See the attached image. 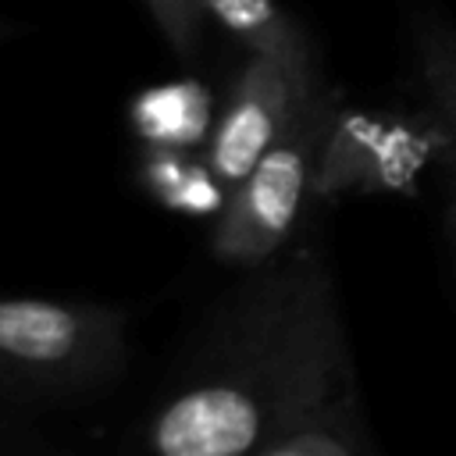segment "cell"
I'll use <instances>...</instances> for the list:
<instances>
[{"label":"cell","instance_id":"obj_1","mask_svg":"<svg viewBox=\"0 0 456 456\" xmlns=\"http://www.w3.org/2000/svg\"><path fill=\"white\" fill-rule=\"evenodd\" d=\"M164 456H363L356 367L328 260L285 242L210 310L185 367L142 420Z\"/></svg>","mask_w":456,"mask_h":456},{"label":"cell","instance_id":"obj_2","mask_svg":"<svg viewBox=\"0 0 456 456\" xmlns=\"http://www.w3.org/2000/svg\"><path fill=\"white\" fill-rule=\"evenodd\" d=\"M121 306L0 296V395L68 403L121 378L128 360Z\"/></svg>","mask_w":456,"mask_h":456},{"label":"cell","instance_id":"obj_3","mask_svg":"<svg viewBox=\"0 0 456 456\" xmlns=\"http://www.w3.org/2000/svg\"><path fill=\"white\" fill-rule=\"evenodd\" d=\"M338 114L342 96L317 82L292 125L256 157V164L217 210L210 253L221 264L242 271L256 267L292 239L299 210L314 196V171Z\"/></svg>","mask_w":456,"mask_h":456},{"label":"cell","instance_id":"obj_4","mask_svg":"<svg viewBox=\"0 0 456 456\" xmlns=\"http://www.w3.org/2000/svg\"><path fill=\"white\" fill-rule=\"evenodd\" d=\"M317 82L321 75L314 57H285V53L246 57L203 142V153L228 185V192L246 178L256 157L292 125V118L299 114L303 100Z\"/></svg>","mask_w":456,"mask_h":456},{"label":"cell","instance_id":"obj_5","mask_svg":"<svg viewBox=\"0 0 456 456\" xmlns=\"http://www.w3.org/2000/svg\"><path fill=\"white\" fill-rule=\"evenodd\" d=\"M135 132L146 139V146H185L200 150L214 128V103L210 93L196 82H167L139 93L128 110Z\"/></svg>","mask_w":456,"mask_h":456},{"label":"cell","instance_id":"obj_6","mask_svg":"<svg viewBox=\"0 0 456 456\" xmlns=\"http://www.w3.org/2000/svg\"><path fill=\"white\" fill-rule=\"evenodd\" d=\"M139 178L157 203L196 217H217V210L228 200V185L210 167L207 153L185 146H146Z\"/></svg>","mask_w":456,"mask_h":456},{"label":"cell","instance_id":"obj_7","mask_svg":"<svg viewBox=\"0 0 456 456\" xmlns=\"http://www.w3.org/2000/svg\"><path fill=\"white\" fill-rule=\"evenodd\" d=\"M410 46L420 89L442 128L445 153L456 157V25L431 11L410 18Z\"/></svg>","mask_w":456,"mask_h":456},{"label":"cell","instance_id":"obj_8","mask_svg":"<svg viewBox=\"0 0 456 456\" xmlns=\"http://www.w3.org/2000/svg\"><path fill=\"white\" fill-rule=\"evenodd\" d=\"M200 7L232 39H239L246 53L314 57L306 32L274 0H200Z\"/></svg>","mask_w":456,"mask_h":456},{"label":"cell","instance_id":"obj_9","mask_svg":"<svg viewBox=\"0 0 456 456\" xmlns=\"http://www.w3.org/2000/svg\"><path fill=\"white\" fill-rule=\"evenodd\" d=\"M150 18L157 21L160 36L178 57H192L203 36V7L200 0H142Z\"/></svg>","mask_w":456,"mask_h":456},{"label":"cell","instance_id":"obj_10","mask_svg":"<svg viewBox=\"0 0 456 456\" xmlns=\"http://www.w3.org/2000/svg\"><path fill=\"white\" fill-rule=\"evenodd\" d=\"M445 228H449V242L456 253V157L452 153L445 160Z\"/></svg>","mask_w":456,"mask_h":456},{"label":"cell","instance_id":"obj_11","mask_svg":"<svg viewBox=\"0 0 456 456\" xmlns=\"http://www.w3.org/2000/svg\"><path fill=\"white\" fill-rule=\"evenodd\" d=\"M7 32H11V25H7V21H0V39H4Z\"/></svg>","mask_w":456,"mask_h":456}]
</instances>
